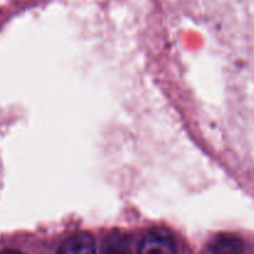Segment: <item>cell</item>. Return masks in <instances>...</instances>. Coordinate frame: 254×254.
Wrapping results in <instances>:
<instances>
[{
    "instance_id": "obj_3",
    "label": "cell",
    "mask_w": 254,
    "mask_h": 254,
    "mask_svg": "<svg viewBox=\"0 0 254 254\" xmlns=\"http://www.w3.org/2000/svg\"><path fill=\"white\" fill-rule=\"evenodd\" d=\"M243 250V242L235 236H221L210 246V252L238 253Z\"/></svg>"
},
{
    "instance_id": "obj_1",
    "label": "cell",
    "mask_w": 254,
    "mask_h": 254,
    "mask_svg": "<svg viewBox=\"0 0 254 254\" xmlns=\"http://www.w3.org/2000/svg\"><path fill=\"white\" fill-rule=\"evenodd\" d=\"M138 252L149 254H170L176 252V241L170 231L165 228H153L140 240Z\"/></svg>"
},
{
    "instance_id": "obj_2",
    "label": "cell",
    "mask_w": 254,
    "mask_h": 254,
    "mask_svg": "<svg viewBox=\"0 0 254 254\" xmlns=\"http://www.w3.org/2000/svg\"><path fill=\"white\" fill-rule=\"evenodd\" d=\"M97 251L96 240L89 233H78L62 242L57 252L62 254H89Z\"/></svg>"
}]
</instances>
